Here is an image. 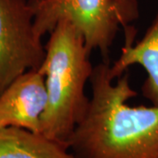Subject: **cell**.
<instances>
[{
    "mask_svg": "<svg viewBox=\"0 0 158 158\" xmlns=\"http://www.w3.org/2000/svg\"><path fill=\"white\" fill-rule=\"evenodd\" d=\"M110 60L94 66L91 96L68 141L75 158H158V106H131L137 96L127 71L114 79Z\"/></svg>",
    "mask_w": 158,
    "mask_h": 158,
    "instance_id": "obj_1",
    "label": "cell"
},
{
    "mask_svg": "<svg viewBox=\"0 0 158 158\" xmlns=\"http://www.w3.org/2000/svg\"><path fill=\"white\" fill-rule=\"evenodd\" d=\"M49 34L45 58L38 69L45 76L48 94L40 134L68 146L90 103L85 85L94 66L83 35L71 23L58 22Z\"/></svg>",
    "mask_w": 158,
    "mask_h": 158,
    "instance_id": "obj_2",
    "label": "cell"
},
{
    "mask_svg": "<svg viewBox=\"0 0 158 158\" xmlns=\"http://www.w3.org/2000/svg\"><path fill=\"white\" fill-rule=\"evenodd\" d=\"M40 38L50 34L58 22L71 23L82 34L90 53L110 60V49L120 28H128L140 16L138 0H28Z\"/></svg>",
    "mask_w": 158,
    "mask_h": 158,
    "instance_id": "obj_3",
    "label": "cell"
},
{
    "mask_svg": "<svg viewBox=\"0 0 158 158\" xmlns=\"http://www.w3.org/2000/svg\"><path fill=\"white\" fill-rule=\"evenodd\" d=\"M34 19L28 0H0V94L14 79L43 62L45 46Z\"/></svg>",
    "mask_w": 158,
    "mask_h": 158,
    "instance_id": "obj_4",
    "label": "cell"
},
{
    "mask_svg": "<svg viewBox=\"0 0 158 158\" xmlns=\"http://www.w3.org/2000/svg\"><path fill=\"white\" fill-rule=\"evenodd\" d=\"M47 103L45 76L39 69L26 71L0 94V128L16 127L40 133Z\"/></svg>",
    "mask_w": 158,
    "mask_h": 158,
    "instance_id": "obj_5",
    "label": "cell"
},
{
    "mask_svg": "<svg viewBox=\"0 0 158 158\" xmlns=\"http://www.w3.org/2000/svg\"><path fill=\"white\" fill-rule=\"evenodd\" d=\"M136 29L131 26L124 30V46L118 58L110 66L114 80L121 77L133 65H140L147 72L141 86L142 95L151 105L158 106V12L141 40L135 43Z\"/></svg>",
    "mask_w": 158,
    "mask_h": 158,
    "instance_id": "obj_6",
    "label": "cell"
},
{
    "mask_svg": "<svg viewBox=\"0 0 158 158\" xmlns=\"http://www.w3.org/2000/svg\"><path fill=\"white\" fill-rule=\"evenodd\" d=\"M0 158H75L68 146L40 133L16 127L0 128Z\"/></svg>",
    "mask_w": 158,
    "mask_h": 158,
    "instance_id": "obj_7",
    "label": "cell"
}]
</instances>
